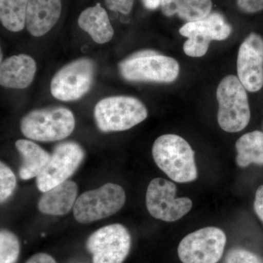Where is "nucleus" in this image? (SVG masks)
Wrapping results in <instances>:
<instances>
[{
	"instance_id": "f03ea898",
	"label": "nucleus",
	"mask_w": 263,
	"mask_h": 263,
	"mask_svg": "<svg viewBox=\"0 0 263 263\" xmlns=\"http://www.w3.org/2000/svg\"><path fill=\"white\" fill-rule=\"evenodd\" d=\"M75 125L73 114L62 107L32 110L22 119L20 124L24 136L41 142L65 139L73 132Z\"/></svg>"
},
{
	"instance_id": "7ed1b4c3",
	"label": "nucleus",
	"mask_w": 263,
	"mask_h": 263,
	"mask_svg": "<svg viewBox=\"0 0 263 263\" xmlns=\"http://www.w3.org/2000/svg\"><path fill=\"white\" fill-rule=\"evenodd\" d=\"M246 90L235 76H226L219 83L216 91L219 103L217 119L223 130L238 133L248 125L251 113Z\"/></svg>"
},
{
	"instance_id": "423d86ee",
	"label": "nucleus",
	"mask_w": 263,
	"mask_h": 263,
	"mask_svg": "<svg viewBox=\"0 0 263 263\" xmlns=\"http://www.w3.org/2000/svg\"><path fill=\"white\" fill-rule=\"evenodd\" d=\"M95 65L89 58L78 59L60 69L51 82V92L62 101H73L82 98L94 81Z\"/></svg>"
},
{
	"instance_id": "a878e982",
	"label": "nucleus",
	"mask_w": 263,
	"mask_h": 263,
	"mask_svg": "<svg viewBox=\"0 0 263 263\" xmlns=\"http://www.w3.org/2000/svg\"><path fill=\"white\" fill-rule=\"evenodd\" d=\"M237 4L246 13H257L263 10V0H237Z\"/></svg>"
},
{
	"instance_id": "ddd939ff",
	"label": "nucleus",
	"mask_w": 263,
	"mask_h": 263,
	"mask_svg": "<svg viewBox=\"0 0 263 263\" xmlns=\"http://www.w3.org/2000/svg\"><path fill=\"white\" fill-rule=\"evenodd\" d=\"M238 78L245 89L257 92L263 86V38L249 34L240 45L237 59Z\"/></svg>"
},
{
	"instance_id": "b1692460",
	"label": "nucleus",
	"mask_w": 263,
	"mask_h": 263,
	"mask_svg": "<svg viewBox=\"0 0 263 263\" xmlns=\"http://www.w3.org/2000/svg\"><path fill=\"white\" fill-rule=\"evenodd\" d=\"M224 263H260L256 254L243 249H234L230 251Z\"/></svg>"
},
{
	"instance_id": "412c9836",
	"label": "nucleus",
	"mask_w": 263,
	"mask_h": 263,
	"mask_svg": "<svg viewBox=\"0 0 263 263\" xmlns=\"http://www.w3.org/2000/svg\"><path fill=\"white\" fill-rule=\"evenodd\" d=\"M28 0H0V20L11 32L23 30L26 26Z\"/></svg>"
},
{
	"instance_id": "39448f33",
	"label": "nucleus",
	"mask_w": 263,
	"mask_h": 263,
	"mask_svg": "<svg viewBox=\"0 0 263 263\" xmlns=\"http://www.w3.org/2000/svg\"><path fill=\"white\" fill-rule=\"evenodd\" d=\"M125 202V192L122 186L105 183L81 194L73 207L74 217L78 222L89 224L117 214Z\"/></svg>"
},
{
	"instance_id": "f3484780",
	"label": "nucleus",
	"mask_w": 263,
	"mask_h": 263,
	"mask_svg": "<svg viewBox=\"0 0 263 263\" xmlns=\"http://www.w3.org/2000/svg\"><path fill=\"white\" fill-rule=\"evenodd\" d=\"M78 23L99 44L108 43L113 37L114 30L108 13L100 3L85 9L79 15Z\"/></svg>"
},
{
	"instance_id": "6e6552de",
	"label": "nucleus",
	"mask_w": 263,
	"mask_h": 263,
	"mask_svg": "<svg viewBox=\"0 0 263 263\" xmlns=\"http://www.w3.org/2000/svg\"><path fill=\"white\" fill-rule=\"evenodd\" d=\"M176 184L168 180L157 178L147 188L146 204L148 212L155 219L167 222L179 220L188 214L193 202L188 197L176 198Z\"/></svg>"
},
{
	"instance_id": "c85d7f7f",
	"label": "nucleus",
	"mask_w": 263,
	"mask_h": 263,
	"mask_svg": "<svg viewBox=\"0 0 263 263\" xmlns=\"http://www.w3.org/2000/svg\"><path fill=\"white\" fill-rule=\"evenodd\" d=\"M142 1L146 8L154 10L160 6L162 0H142Z\"/></svg>"
},
{
	"instance_id": "f8f14e48",
	"label": "nucleus",
	"mask_w": 263,
	"mask_h": 263,
	"mask_svg": "<svg viewBox=\"0 0 263 263\" xmlns=\"http://www.w3.org/2000/svg\"><path fill=\"white\" fill-rule=\"evenodd\" d=\"M84 156L82 147L75 142L57 145L46 168L36 178L38 190L45 193L68 180L79 168Z\"/></svg>"
},
{
	"instance_id": "0eeeda50",
	"label": "nucleus",
	"mask_w": 263,
	"mask_h": 263,
	"mask_svg": "<svg viewBox=\"0 0 263 263\" xmlns=\"http://www.w3.org/2000/svg\"><path fill=\"white\" fill-rule=\"evenodd\" d=\"M226 233L208 227L186 235L179 243L178 254L183 263H217L224 253Z\"/></svg>"
},
{
	"instance_id": "bb28decb",
	"label": "nucleus",
	"mask_w": 263,
	"mask_h": 263,
	"mask_svg": "<svg viewBox=\"0 0 263 263\" xmlns=\"http://www.w3.org/2000/svg\"><path fill=\"white\" fill-rule=\"evenodd\" d=\"M254 208L256 214L263 223V185L259 186L256 192Z\"/></svg>"
},
{
	"instance_id": "4be33fe9",
	"label": "nucleus",
	"mask_w": 263,
	"mask_h": 263,
	"mask_svg": "<svg viewBox=\"0 0 263 263\" xmlns=\"http://www.w3.org/2000/svg\"><path fill=\"white\" fill-rule=\"evenodd\" d=\"M20 242L14 233L8 230L0 232V263H16L20 254Z\"/></svg>"
},
{
	"instance_id": "dca6fc26",
	"label": "nucleus",
	"mask_w": 263,
	"mask_h": 263,
	"mask_svg": "<svg viewBox=\"0 0 263 263\" xmlns=\"http://www.w3.org/2000/svg\"><path fill=\"white\" fill-rule=\"evenodd\" d=\"M78 190L76 183L67 180L43 193L38 201V209L43 214L48 215H65L75 205Z\"/></svg>"
},
{
	"instance_id": "aec40b11",
	"label": "nucleus",
	"mask_w": 263,
	"mask_h": 263,
	"mask_svg": "<svg viewBox=\"0 0 263 263\" xmlns=\"http://www.w3.org/2000/svg\"><path fill=\"white\" fill-rule=\"evenodd\" d=\"M236 163L240 167L263 165V133L256 130L240 137L235 143Z\"/></svg>"
},
{
	"instance_id": "9d476101",
	"label": "nucleus",
	"mask_w": 263,
	"mask_h": 263,
	"mask_svg": "<svg viewBox=\"0 0 263 263\" xmlns=\"http://www.w3.org/2000/svg\"><path fill=\"white\" fill-rule=\"evenodd\" d=\"M231 32V26L218 13L197 22H188L179 29L180 34L188 38L183 44V51L187 56L195 58L206 53L211 41H224Z\"/></svg>"
},
{
	"instance_id": "1a4fd4ad",
	"label": "nucleus",
	"mask_w": 263,
	"mask_h": 263,
	"mask_svg": "<svg viewBox=\"0 0 263 263\" xmlns=\"http://www.w3.org/2000/svg\"><path fill=\"white\" fill-rule=\"evenodd\" d=\"M86 248L93 263H122L130 251V234L121 224L105 226L90 235Z\"/></svg>"
},
{
	"instance_id": "4468645a",
	"label": "nucleus",
	"mask_w": 263,
	"mask_h": 263,
	"mask_svg": "<svg viewBox=\"0 0 263 263\" xmlns=\"http://www.w3.org/2000/svg\"><path fill=\"white\" fill-rule=\"evenodd\" d=\"M62 0H28L26 27L34 37L49 32L60 18Z\"/></svg>"
},
{
	"instance_id": "6ab92c4d",
	"label": "nucleus",
	"mask_w": 263,
	"mask_h": 263,
	"mask_svg": "<svg viewBox=\"0 0 263 263\" xmlns=\"http://www.w3.org/2000/svg\"><path fill=\"white\" fill-rule=\"evenodd\" d=\"M162 11L166 16L174 14L188 22H197L210 14L212 0H162Z\"/></svg>"
},
{
	"instance_id": "9b49d317",
	"label": "nucleus",
	"mask_w": 263,
	"mask_h": 263,
	"mask_svg": "<svg viewBox=\"0 0 263 263\" xmlns=\"http://www.w3.org/2000/svg\"><path fill=\"white\" fill-rule=\"evenodd\" d=\"M119 70L126 80L174 82L180 72L179 62L172 57L157 54L129 57L119 64Z\"/></svg>"
},
{
	"instance_id": "a211bd4d",
	"label": "nucleus",
	"mask_w": 263,
	"mask_h": 263,
	"mask_svg": "<svg viewBox=\"0 0 263 263\" xmlns=\"http://www.w3.org/2000/svg\"><path fill=\"white\" fill-rule=\"evenodd\" d=\"M15 148L22 158V164L19 169V176L22 180L37 178L46 168L51 155L28 140H18L15 143Z\"/></svg>"
},
{
	"instance_id": "5701e85b",
	"label": "nucleus",
	"mask_w": 263,
	"mask_h": 263,
	"mask_svg": "<svg viewBox=\"0 0 263 263\" xmlns=\"http://www.w3.org/2000/svg\"><path fill=\"white\" fill-rule=\"evenodd\" d=\"M17 181L14 173L5 162H0V202L8 200L14 193Z\"/></svg>"
},
{
	"instance_id": "cd10ccee",
	"label": "nucleus",
	"mask_w": 263,
	"mask_h": 263,
	"mask_svg": "<svg viewBox=\"0 0 263 263\" xmlns=\"http://www.w3.org/2000/svg\"><path fill=\"white\" fill-rule=\"evenodd\" d=\"M26 263H57L53 257L46 253H38L32 256Z\"/></svg>"
},
{
	"instance_id": "20e7f679",
	"label": "nucleus",
	"mask_w": 263,
	"mask_h": 263,
	"mask_svg": "<svg viewBox=\"0 0 263 263\" xmlns=\"http://www.w3.org/2000/svg\"><path fill=\"white\" fill-rule=\"evenodd\" d=\"M148 117L144 104L128 96L104 98L95 105L97 126L103 133L127 130L143 122Z\"/></svg>"
},
{
	"instance_id": "393cba45",
	"label": "nucleus",
	"mask_w": 263,
	"mask_h": 263,
	"mask_svg": "<svg viewBox=\"0 0 263 263\" xmlns=\"http://www.w3.org/2000/svg\"><path fill=\"white\" fill-rule=\"evenodd\" d=\"M109 10L127 15L133 8L134 0H105Z\"/></svg>"
},
{
	"instance_id": "f257e3e1",
	"label": "nucleus",
	"mask_w": 263,
	"mask_h": 263,
	"mask_svg": "<svg viewBox=\"0 0 263 263\" xmlns=\"http://www.w3.org/2000/svg\"><path fill=\"white\" fill-rule=\"evenodd\" d=\"M152 155L159 168L179 183H189L197 178L195 152L183 138L174 134L161 136L155 141Z\"/></svg>"
},
{
	"instance_id": "2eb2a0df",
	"label": "nucleus",
	"mask_w": 263,
	"mask_h": 263,
	"mask_svg": "<svg viewBox=\"0 0 263 263\" xmlns=\"http://www.w3.org/2000/svg\"><path fill=\"white\" fill-rule=\"evenodd\" d=\"M36 70L32 57L27 54L10 57L1 62L0 84L10 89H26L32 84Z\"/></svg>"
}]
</instances>
